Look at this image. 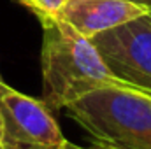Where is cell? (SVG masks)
I'll list each match as a JSON object with an SVG mask.
<instances>
[{"label":"cell","instance_id":"6da1fadb","mask_svg":"<svg viewBox=\"0 0 151 149\" xmlns=\"http://www.w3.org/2000/svg\"><path fill=\"white\" fill-rule=\"evenodd\" d=\"M40 25L44 28L42 102L47 109H65L97 88L121 84L111 74L91 39L81 35L60 18Z\"/></svg>","mask_w":151,"mask_h":149},{"label":"cell","instance_id":"7a4b0ae2","mask_svg":"<svg viewBox=\"0 0 151 149\" xmlns=\"http://www.w3.org/2000/svg\"><path fill=\"white\" fill-rule=\"evenodd\" d=\"M93 149H151V97L123 84L97 88L65 107Z\"/></svg>","mask_w":151,"mask_h":149},{"label":"cell","instance_id":"3957f363","mask_svg":"<svg viewBox=\"0 0 151 149\" xmlns=\"http://www.w3.org/2000/svg\"><path fill=\"white\" fill-rule=\"evenodd\" d=\"M118 82L151 97V12L91 39Z\"/></svg>","mask_w":151,"mask_h":149},{"label":"cell","instance_id":"277c9868","mask_svg":"<svg viewBox=\"0 0 151 149\" xmlns=\"http://www.w3.org/2000/svg\"><path fill=\"white\" fill-rule=\"evenodd\" d=\"M0 117L7 149H58L67 140L42 100L12 90L4 79H0Z\"/></svg>","mask_w":151,"mask_h":149},{"label":"cell","instance_id":"5b68a950","mask_svg":"<svg viewBox=\"0 0 151 149\" xmlns=\"http://www.w3.org/2000/svg\"><path fill=\"white\" fill-rule=\"evenodd\" d=\"M148 5L132 0H67L60 19L88 39L150 14Z\"/></svg>","mask_w":151,"mask_h":149},{"label":"cell","instance_id":"8992f818","mask_svg":"<svg viewBox=\"0 0 151 149\" xmlns=\"http://www.w3.org/2000/svg\"><path fill=\"white\" fill-rule=\"evenodd\" d=\"M18 2L25 5L30 12H34L40 23H46L60 18V12L67 0H18Z\"/></svg>","mask_w":151,"mask_h":149},{"label":"cell","instance_id":"52a82bcc","mask_svg":"<svg viewBox=\"0 0 151 149\" xmlns=\"http://www.w3.org/2000/svg\"><path fill=\"white\" fill-rule=\"evenodd\" d=\"M0 146L4 149H7L5 148V132H4V123H2V117H0Z\"/></svg>","mask_w":151,"mask_h":149},{"label":"cell","instance_id":"ba28073f","mask_svg":"<svg viewBox=\"0 0 151 149\" xmlns=\"http://www.w3.org/2000/svg\"><path fill=\"white\" fill-rule=\"evenodd\" d=\"M58 149H84V148H79V146H76V144H72V142H69V140H65L62 146Z\"/></svg>","mask_w":151,"mask_h":149},{"label":"cell","instance_id":"9c48e42d","mask_svg":"<svg viewBox=\"0 0 151 149\" xmlns=\"http://www.w3.org/2000/svg\"><path fill=\"white\" fill-rule=\"evenodd\" d=\"M132 2H135V4H142V5H148L151 9V0H132Z\"/></svg>","mask_w":151,"mask_h":149},{"label":"cell","instance_id":"30bf717a","mask_svg":"<svg viewBox=\"0 0 151 149\" xmlns=\"http://www.w3.org/2000/svg\"><path fill=\"white\" fill-rule=\"evenodd\" d=\"M0 149H4V148H2V146H0Z\"/></svg>","mask_w":151,"mask_h":149},{"label":"cell","instance_id":"8fae6325","mask_svg":"<svg viewBox=\"0 0 151 149\" xmlns=\"http://www.w3.org/2000/svg\"><path fill=\"white\" fill-rule=\"evenodd\" d=\"M0 79H2V75H0Z\"/></svg>","mask_w":151,"mask_h":149}]
</instances>
